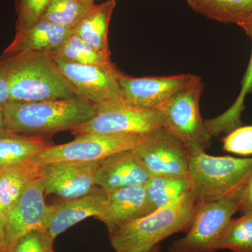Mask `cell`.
Returning a JSON list of instances; mask_svg holds the SVG:
<instances>
[{
    "label": "cell",
    "instance_id": "obj_1",
    "mask_svg": "<svg viewBox=\"0 0 252 252\" xmlns=\"http://www.w3.org/2000/svg\"><path fill=\"white\" fill-rule=\"evenodd\" d=\"M6 130L31 135L72 130L94 117L97 106L81 97L41 101L10 100L3 106Z\"/></svg>",
    "mask_w": 252,
    "mask_h": 252
},
{
    "label": "cell",
    "instance_id": "obj_2",
    "mask_svg": "<svg viewBox=\"0 0 252 252\" xmlns=\"http://www.w3.org/2000/svg\"><path fill=\"white\" fill-rule=\"evenodd\" d=\"M4 59L7 65L10 100L41 102L80 96L49 54L21 52L9 55Z\"/></svg>",
    "mask_w": 252,
    "mask_h": 252
},
{
    "label": "cell",
    "instance_id": "obj_3",
    "mask_svg": "<svg viewBox=\"0 0 252 252\" xmlns=\"http://www.w3.org/2000/svg\"><path fill=\"white\" fill-rule=\"evenodd\" d=\"M198 203L190 191L173 203L109 232L116 252H135L153 248L175 233L189 230Z\"/></svg>",
    "mask_w": 252,
    "mask_h": 252
},
{
    "label": "cell",
    "instance_id": "obj_4",
    "mask_svg": "<svg viewBox=\"0 0 252 252\" xmlns=\"http://www.w3.org/2000/svg\"><path fill=\"white\" fill-rule=\"evenodd\" d=\"M190 192L198 204L233 199L252 177V158L213 157L200 152L190 156Z\"/></svg>",
    "mask_w": 252,
    "mask_h": 252
},
{
    "label": "cell",
    "instance_id": "obj_5",
    "mask_svg": "<svg viewBox=\"0 0 252 252\" xmlns=\"http://www.w3.org/2000/svg\"><path fill=\"white\" fill-rule=\"evenodd\" d=\"M203 89L201 78L194 75L158 110L162 127L181 141L190 155L205 152L211 144L212 137L200 115Z\"/></svg>",
    "mask_w": 252,
    "mask_h": 252
},
{
    "label": "cell",
    "instance_id": "obj_6",
    "mask_svg": "<svg viewBox=\"0 0 252 252\" xmlns=\"http://www.w3.org/2000/svg\"><path fill=\"white\" fill-rule=\"evenodd\" d=\"M96 106L94 117L71 130L73 135H147L162 127L158 110L140 108L124 99Z\"/></svg>",
    "mask_w": 252,
    "mask_h": 252
},
{
    "label": "cell",
    "instance_id": "obj_7",
    "mask_svg": "<svg viewBox=\"0 0 252 252\" xmlns=\"http://www.w3.org/2000/svg\"><path fill=\"white\" fill-rule=\"evenodd\" d=\"M147 135H76L72 142L51 146L32 159L41 167L56 162L100 161L114 154L135 149Z\"/></svg>",
    "mask_w": 252,
    "mask_h": 252
},
{
    "label": "cell",
    "instance_id": "obj_8",
    "mask_svg": "<svg viewBox=\"0 0 252 252\" xmlns=\"http://www.w3.org/2000/svg\"><path fill=\"white\" fill-rule=\"evenodd\" d=\"M237 212H239L238 201L233 199L198 204L187 235L175 240L168 252H216L219 239Z\"/></svg>",
    "mask_w": 252,
    "mask_h": 252
},
{
    "label": "cell",
    "instance_id": "obj_9",
    "mask_svg": "<svg viewBox=\"0 0 252 252\" xmlns=\"http://www.w3.org/2000/svg\"><path fill=\"white\" fill-rule=\"evenodd\" d=\"M133 151L152 176L188 175L190 154L164 127L148 134Z\"/></svg>",
    "mask_w": 252,
    "mask_h": 252
},
{
    "label": "cell",
    "instance_id": "obj_10",
    "mask_svg": "<svg viewBox=\"0 0 252 252\" xmlns=\"http://www.w3.org/2000/svg\"><path fill=\"white\" fill-rule=\"evenodd\" d=\"M53 59L79 95L93 104L99 105L112 99H124L119 81L124 74L115 65L99 67Z\"/></svg>",
    "mask_w": 252,
    "mask_h": 252
},
{
    "label": "cell",
    "instance_id": "obj_11",
    "mask_svg": "<svg viewBox=\"0 0 252 252\" xmlns=\"http://www.w3.org/2000/svg\"><path fill=\"white\" fill-rule=\"evenodd\" d=\"M99 162H56L41 167L44 192L55 194L64 200L87 195L95 188Z\"/></svg>",
    "mask_w": 252,
    "mask_h": 252
},
{
    "label": "cell",
    "instance_id": "obj_12",
    "mask_svg": "<svg viewBox=\"0 0 252 252\" xmlns=\"http://www.w3.org/2000/svg\"><path fill=\"white\" fill-rule=\"evenodd\" d=\"M194 75L190 74L164 77L119 78L124 100L140 108L159 110L173 94L188 84Z\"/></svg>",
    "mask_w": 252,
    "mask_h": 252
},
{
    "label": "cell",
    "instance_id": "obj_13",
    "mask_svg": "<svg viewBox=\"0 0 252 252\" xmlns=\"http://www.w3.org/2000/svg\"><path fill=\"white\" fill-rule=\"evenodd\" d=\"M44 193V179L40 176L28 186L6 213L5 236L7 250L23 235L34 230L42 229L49 208Z\"/></svg>",
    "mask_w": 252,
    "mask_h": 252
},
{
    "label": "cell",
    "instance_id": "obj_14",
    "mask_svg": "<svg viewBox=\"0 0 252 252\" xmlns=\"http://www.w3.org/2000/svg\"><path fill=\"white\" fill-rule=\"evenodd\" d=\"M107 191L95 188L81 198L64 200L49 206L42 230L54 241L58 235L81 220L90 217L98 216L103 210Z\"/></svg>",
    "mask_w": 252,
    "mask_h": 252
},
{
    "label": "cell",
    "instance_id": "obj_15",
    "mask_svg": "<svg viewBox=\"0 0 252 252\" xmlns=\"http://www.w3.org/2000/svg\"><path fill=\"white\" fill-rule=\"evenodd\" d=\"M151 176L133 149H130L100 160L96 173L95 186L111 191L126 187L144 186Z\"/></svg>",
    "mask_w": 252,
    "mask_h": 252
},
{
    "label": "cell",
    "instance_id": "obj_16",
    "mask_svg": "<svg viewBox=\"0 0 252 252\" xmlns=\"http://www.w3.org/2000/svg\"><path fill=\"white\" fill-rule=\"evenodd\" d=\"M154 211L144 185L135 186L107 191V201L97 218L105 223L110 232Z\"/></svg>",
    "mask_w": 252,
    "mask_h": 252
},
{
    "label": "cell",
    "instance_id": "obj_17",
    "mask_svg": "<svg viewBox=\"0 0 252 252\" xmlns=\"http://www.w3.org/2000/svg\"><path fill=\"white\" fill-rule=\"evenodd\" d=\"M72 33L73 30L70 28L39 20L17 31L14 41L5 53L9 55L21 52L53 54L63 46Z\"/></svg>",
    "mask_w": 252,
    "mask_h": 252
},
{
    "label": "cell",
    "instance_id": "obj_18",
    "mask_svg": "<svg viewBox=\"0 0 252 252\" xmlns=\"http://www.w3.org/2000/svg\"><path fill=\"white\" fill-rule=\"evenodd\" d=\"M250 36L252 44V13L243 22L238 24ZM252 92V49L251 58L248 69L242 81L241 90L234 103L228 110L215 119L204 121L205 127L210 135L217 136L220 133H229L241 126V116L245 108V100L247 95Z\"/></svg>",
    "mask_w": 252,
    "mask_h": 252
},
{
    "label": "cell",
    "instance_id": "obj_19",
    "mask_svg": "<svg viewBox=\"0 0 252 252\" xmlns=\"http://www.w3.org/2000/svg\"><path fill=\"white\" fill-rule=\"evenodd\" d=\"M32 158L0 169V203L9 211L26 188L41 176Z\"/></svg>",
    "mask_w": 252,
    "mask_h": 252
},
{
    "label": "cell",
    "instance_id": "obj_20",
    "mask_svg": "<svg viewBox=\"0 0 252 252\" xmlns=\"http://www.w3.org/2000/svg\"><path fill=\"white\" fill-rule=\"evenodd\" d=\"M115 0L97 5L78 23L73 33L99 51L110 52L108 44L109 23L115 8Z\"/></svg>",
    "mask_w": 252,
    "mask_h": 252
},
{
    "label": "cell",
    "instance_id": "obj_21",
    "mask_svg": "<svg viewBox=\"0 0 252 252\" xmlns=\"http://www.w3.org/2000/svg\"><path fill=\"white\" fill-rule=\"evenodd\" d=\"M51 146L43 136L0 132V169L32 158Z\"/></svg>",
    "mask_w": 252,
    "mask_h": 252
},
{
    "label": "cell",
    "instance_id": "obj_22",
    "mask_svg": "<svg viewBox=\"0 0 252 252\" xmlns=\"http://www.w3.org/2000/svg\"><path fill=\"white\" fill-rule=\"evenodd\" d=\"M195 12L224 23L240 24L252 13V0H186Z\"/></svg>",
    "mask_w": 252,
    "mask_h": 252
},
{
    "label": "cell",
    "instance_id": "obj_23",
    "mask_svg": "<svg viewBox=\"0 0 252 252\" xmlns=\"http://www.w3.org/2000/svg\"><path fill=\"white\" fill-rule=\"evenodd\" d=\"M154 211L173 203L190 191L189 175H152L144 185Z\"/></svg>",
    "mask_w": 252,
    "mask_h": 252
},
{
    "label": "cell",
    "instance_id": "obj_24",
    "mask_svg": "<svg viewBox=\"0 0 252 252\" xmlns=\"http://www.w3.org/2000/svg\"><path fill=\"white\" fill-rule=\"evenodd\" d=\"M53 58L86 65L114 67L110 59V52L99 51L72 33L63 46L50 54Z\"/></svg>",
    "mask_w": 252,
    "mask_h": 252
},
{
    "label": "cell",
    "instance_id": "obj_25",
    "mask_svg": "<svg viewBox=\"0 0 252 252\" xmlns=\"http://www.w3.org/2000/svg\"><path fill=\"white\" fill-rule=\"evenodd\" d=\"M96 6L87 0H53L40 20L73 30Z\"/></svg>",
    "mask_w": 252,
    "mask_h": 252
},
{
    "label": "cell",
    "instance_id": "obj_26",
    "mask_svg": "<svg viewBox=\"0 0 252 252\" xmlns=\"http://www.w3.org/2000/svg\"><path fill=\"white\" fill-rule=\"evenodd\" d=\"M215 250L252 252V213L232 219L219 239Z\"/></svg>",
    "mask_w": 252,
    "mask_h": 252
},
{
    "label": "cell",
    "instance_id": "obj_27",
    "mask_svg": "<svg viewBox=\"0 0 252 252\" xmlns=\"http://www.w3.org/2000/svg\"><path fill=\"white\" fill-rule=\"evenodd\" d=\"M53 0H15L17 21L16 31L39 21Z\"/></svg>",
    "mask_w": 252,
    "mask_h": 252
},
{
    "label": "cell",
    "instance_id": "obj_28",
    "mask_svg": "<svg viewBox=\"0 0 252 252\" xmlns=\"http://www.w3.org/2000/svg\"><path fill=\"white\" fill-rule=\"evenodd\" d=\"M54 241L42 229L30 232L18 239L7 250L9 252H54Z\"/></svg>",
    "mask_w": 252,
    "mask_h": 252
},
{
    "label": "cell",
    "instance_id": "obj_29",
    "mask_svg": "<svg viewBox=\"0 0 252 252\" xmlns=\"http://www.w3.org/2000/svg\"><path fill=\"white\" fill-rule=\"evenodd\" d=\"M225 152L241 156L252 155V126L237 127L223 140Z\"/></svg>",
    "mask_w": 252,
    "mask_h": 252
},
{
    "label": "cell",
    "instance_id": "obj_30",
    "mask_svg": "<svg viewBox=\"0 0 252 252\" xmlns=\"http://www.w3.org/2000/svg\"><path fill=\"white\" fill-rule=\"evenodd\" d=\"M10 101L9 77L5 59L0 61V107Z\"/></svg>",
    "mask_w": 252,
    "mask_h": 252
},
{
    "label": "cell",
    "instance_id": "obj_31",
    "mask_svg": "<svg viewBox=\"0 0 252 252\" xmlns=\"http://www.w3.org/2000/svg\"><path fill=\"white\" fill-rule=\"evenodd\" d=\"M239 212L242 214L252 213V177L238 200Z\"/></svg>",
    "mask_w": 252,
    "mask_h": 252
},
{
    "label": "cell",
    "instance_id": "obj_32",
    "mask_svg": "<svg viewBox=\"0 0 252 252\" xmlns=\"http://www.w3.org/2000/svg\"><path fill=\"white\" fill-rule=\"evenodd\" d=\"M0 250L4 252L7 250L5 236V224L1 220H0Z\"/></svg>",
    "mask_w": 252,
    "mask_h": 252
},
{
    "label": "cell",
    "instance_id": "obj_33",
    "mask_svg": "<svg viewBox=\"0 0 252 252\" xmlns=\"http://www.w3.org/2000/svg\"><path fill=\"white\" fill-rule=\"evenodd\" d=\"M6 123H5V117L4 109L2 107H0V132H6Z\"/></svg>",
    "mask_w": 252,
    "mask_h": 252
},
{
    "label": "cell",
    "instance_id": "obj_34",
    "mask_svg": "<svg viewBox=\"0 0 252 252\" xmlns=\"http://www.w3.org/2000/svg\"><path fill=\"white\" fill-rule=\"evenodd\" d=\"M6 213H7V212H6V209H5L4 206L0 203V220L4 222V224L5 220H6Z\"/></svg>",
    "mask_w": 252,
    "mask_h": 252
},
{
    "label": "cell",
    "instance_id": "obj_35",
    "mask_svg": "<svg viewBox=\"0 0 252 252\" xmlns=\"http://www.w3.org/2000/svg\"><path fill=\"white\" fill-rule=\"evenodd\" d=\"M159 250H160V248H159V245H158L157 246L153 247V248L146 249V250L135 252H159Z\"/></svg>",
    "mask_w": 252,
    "mask_h": 252
},
{
    "label": "cell",
    "instance_id": "obj_36",
    "mask_svg": "<svg viewBox=\"0 0 252 252\" xmlns=\"http://www.w3.org/2000/svg\"><path fill=\"white\" fill-rule=\"evenodd\" d=\"M0 252H4V251H3V250H0Z\"/></svg>",
    "mask_w": 252,
    "mask_h": 252
},
{
    "label": "cell",
    "instance_id": "obj_37",
    "mask_svg": "<svg viewBox=\"0 0 252 252\" xmlns=\"http://www.w3.org/2000/svg\"><path fill=\"white\" fill-rule=\"evenodd\" d=\"M87 1H93V0H87Z\"/></svg>",
    "mask_w": 252,
    "mask_h": 252
},
{
    "label": "cell",
    "instance_id": "obj_38",
    "mask_svg": "<svg viewBox=\"0 0 252 252\" xmlns=\"http://www.w3.org/2000/svg\"><path fill=\"white\" fill-rule=\"evenodd\" d=\"M93 1H95V0H93Z\"/></svg>",
    "mask_w": 252,
    "mask_h": 252
}]
</instances>
